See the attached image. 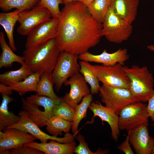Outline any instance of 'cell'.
<instances>
[{"label": "cell", "mask_w": 154, "mask_h": 154, "mask_svg": "<svg viewBox=\"0 0 154 154\" xmlns=\"http://www.w3.org/2000/svg\"><path fill=\"white\" fill-rule=\"evenodd\" d=\"M56 38L60 51L79 55L97 45L102 37V24L95 20L80 1L64 5Z\"/></svg>", "instance_id": "1"}, {"label": "cell", "mask_w": 154, "mask_h": 154, "mask_svg": "<svg viewBox=\"0 0 154 154\" xmlns=\"http://www.w3.org/2000/svg\"><path fill=\"white\" fill-rule=\"evenodd\" d=\"M60 52L54 38L26 49L23 56L25 64L33 72L41 71L52 74Z\"/></svg>", "instance_id": "2"}, {"label": "cell", "mask_w": 154, "mask_h": 154, "mask_svg": "<svg viewBox=\"0 0 154 154\" xmlns=\"http://www.w3.org/2000/svg\"><path fill=\"white\" fill-rule=\"evenodd\" d=\"M124 68L130 80L129 90L137 102H147L154 93V78L148 68L134 65Z\"/></svg>", "instance_id": "3"}, {"label": "cell", "mask_w": 154, "mask_h": 154, "mask_svg": "<svg viewBox=\"0 0 154 154\" xmlns=\"http://www.w3.org/2000/svg\"><path fill=\"white\" fill-rule=\"evenodd\" d=\"M102 24V36L110 42L121 43L127 40L132 32L131 24L119 17L110 5Z\"/></svg>", "instance_id": "4"}, {"label": "cell", "mask_w": 154, "mask_h": 154, "mask_svg": "<svg viewBox=\"0 0 154 154\" xmlns=\"http://www.w3.org/2000/svg\"><path fill=\"white\" fill-rule=\"evenodd\" d=\"M78 55L60 52L51 74L55 89L57 92L68 78L80 73V65L78 62Z\"/></svg>", "instance_id": "5"}, {"label": "cell", "mask_w": 154, "mask_h": 154, "mask_svg": "<svg viewBox=\"0 0 154 154\" xmlns=\"http://www.w3.org/2000/svg\"><path fill=\"white\" fill-rule=\"evenodd\" d=\"M91 68L100 82L102 84L129 89L130 80L123 65L117 64L113 66L91 64Z\"/></svg>", "instance_id": "6"}, {"label": "cell", "mask_w": 154, "mask_h": 154, "mask_svg": "<svg viewBox=\"0 0 154 154\" xmlns=\"http://www.w3.org/2000/svg\"><path fill=\"white\" fill-rule=\"evenodd\" d=\"M99 95L105 106L118 115L121 110L125 106L137 102L129 89L102 84Z\"/></svg>", "instance_id": "7"}, {"label": "cell", "mask_w": 154, "mask_h": 154, "mask_svg": "<svg viewBox=\"0 0 154 154\" xmlns=\"http://www.w3.org/2000/svg\"><path fill=\"white\" fill-rule=\"evenodd\" d=\"M146 104L135 102L125 106L118 114L119 130L129 131L148 121Z\"/></svg>", "instance_id": "8"}, {"label": "cell", "mask_w": 154, "mask_h": 154, "mask_svg": "<svg viewBox=\"0 0 154 154\" xmlns=\"http://www.w3.org/2000/svg\"><path fill=\"white\" fill-rule=\"evenodd\" d=\"M19 16L20 25L17 31L23 36H27L37 25L52 17L49 11L40 1L31 9L20 12Z\"/></svg>", "instance_id": "9"}, {"label": "cell", "mask_w": 154, "mask_h": 154, "mask_svg": "<svg viewBox=\"0 0 154 154\" xmlns=\"http://www.w3.org/2000/svg\"><path fill=\"white\" fill-rule=\"evenodd\" d=\"M18 115L20 117L19 121L7 128H16L29 133L41 143L47 142L48 140H53L61 143H66L72 142L75 137V134L72 135L69 132L65 133L63 137H58L48 135L42 131L39 126L29 117L28 112L24 110H21Z\"/></svg>", "instance_id": "10"}, {"label": "cell", "mask_w": 154, "mask_h": 154, "mask_svg": "<svg viewBox=\"0 0 154 154\" xmlns=\"http://www.w3.org/2000/svg\"><path fill=\"white\" fill-rule=\"evenodd\" d=\"M59 22V18L52 17L34 28L27 35L25 44L26 49L56 38Z\"/></svg>", "instance_id": "11"}, {"label": "cell", "mask_w": 154, "mask_h": 154, "mask_svg": "<svg viewBox=\"0 0 154 154\" xmlns=\"http://www.w3.org/2000/svg\"><path fill=\"white\" fill-rule=\"evenodd\" d=\"M148 121L128 131L129 140L137 154H151L154 147V138L149 134Z\"/></svg>", "instance_id": "12"}, {"label": "cell", "mask_w": 154, "mask_h": 154, "mask_svg": "<svg viewBox=\"0 0 154 154\" xmlns=\"http://www.w3.org/2000/svg\"><path fill=\"white\" fill-rule=\"evenodd\" d=\"M64 84L69 86L70 90L63 97V100L74 108L81 102L84 97L90 93L87 83L80 73L69 78Z\"/></svg>", "instance_id": "13"}, {"label": "cell", "mask_w": 154, "mask_h": 154, "mask_svg": "<svg viewBox=\"0 0 154 154\" xmlns=\"http://www.w3.org/2000/svg\"><path fill=\"white\" fill-rule=\"evenodd\" d=\"M37 139L31 134L14 128L0 131V150L19 147Z\"/></svg>", "instance_id": "14"}, {"label": "cell", "mask_w": 154, "mask_h": 154, "mask_svg": "<svg viewBox=\"0 0 154 154\" xmlns=\"http://www.w3.org/2000/svg\"><path fill=\"white\" fill-rule=\"evenodd\" d=\"M129 57L127 50L125 48H120L112 53H108L105 49L101 54L97 55L88 51L79 55V59L81 60L100 63L106 66H113L117 64L123 65Z\"/></svg>", "instance_id": "15"}, {"label": "cell", "mask_w": 154, "mask_h": 154, "mask_svg": "<svg viewBox=\"0 0 154 154\" xmlns=\"http://www.w3.org/2000/svg\"><path fill=\"white\" fill-rule=\"evenodd\" d=\"M89 108L94 115L90 123H92L94 118L96 116L101 119L102 122L103 121L107 122L111 129L112 137L117 141L119 135L118 116L110 109L103 106L98 101L92 102Z\"/></svg>", "instance_id": "16"}, {"label": "cell", "mask_w": 154, "mask_h": 154, "mask_svg": "<svg viewBox=\"0 0 154 154\" xmlns=\"http://www.w3.org/2000/svg\"><path fill=\"white\" fill-rule=\"evenodd\" d=\"M76 145L74 141L61 143L51 140L48 143H38L34 141L24 145L33 147L45 154H72L74 153Z\"/></svg>", "instance_id": "17"}, {"label": "cell", "mask_w": 154, "mask_h": 154, "mask_svg": "<svg viewBox=\"0 0 154 154\" xmlns=\"http://www.w3.org/2000/svg\"><path fill=\"white\" fill-rule=\"evenodd\" d=\"M139 0H111L110 5L121 19L132 24L137 14Z\"/></svg>", "instance_id": "18"}, {"label": "cell", "mask_w": 154, "mask_h": 154, "mask_svg": "<svg viewBox=\"0 0 154 154\" xmlns=\"http://www.w3.org/2000/svg\"><path fill=\"white\" fill-rule=\"evenodd\" d=\"M2 100L0 106V131L18 123L20 117L8 110V105L13 100L9 96L1 94Z\"/></svg>", "instance_id": "19"}, {"label": "cell", "mask_w": 154, "mask_h": 154, "mask_svg": "<svg viewBox=\"0 0 154 154\" xmlns=\"http://www.w3.org/2000/svg\"><path fill=\"white\" fill-rule=\"evenodd\" d=\"M20 11L18 9L9 13H0V25L3 27L8 39L9 46L13 51L17 50L14 37L13 31L19 19Z\"/></svg>", "instance_id": "20"}, {"label": "cell", "mask_w": 154, "mask_h": 154, "mask_svg": "<svg viewBox=\"0 0 154 154\" xmlns=\"http://www.w3.org/2000/svg\"><path fill=\"white\" fill-rule=\"evenodd\" d=\"M0 45L2 52L0 56V68H6L12 66L15 62L18 63L22 65L25 64L23 56L15 54L5 41L4 34L0 32Z\"/></svg>", "instance_id": "21"}, {"label": "cell", "mask_w": 154, "mask_h": 154, "mask_svg": "<svg viewBox=\"0 0 154 154\" xmlns=\"http://www.w3.org/2000/svg\"><path fill=\"white\" fill-rule=\"evenodd\" d=\"M33 72L26 64L19 69L8 71L0 74V82L5 85L11 86L25 79Z\"/></svg>", "instance_id": "22"}, {"label": "cell", "mask_w": 154, "mask_h": 154, "mask_svg": "<svg viewBox=\"0 0 154 154\" xmlns=\"http://www.w3.org/2000/svg\"><path fill=\"white\" fill-rule=\"evenodd\" d=\"M42 73L41 71L33 73L24 80L10 86L21 96L28 92H36L38 83Z\"/></svg>", "instance_id": "23"}, {"label": "cell", "mask_w": 154, "mask_h": 154, "mask_svg": "<svg viewBox=\"0 0 154 154\" xmlns=\"http://www.w3.org/2000/svg\"><path fill=\"white\" fill-rule=\"evenodd\" d=\"M72 124V122L53 115L47 121L46 129L51 135L57 137L58 135H62L63 132L65 133L69 132Z\"/></svg>", "instance_id": "24"}, {"label": "cell", "mask_w": 154, "mask_h": 154, "mask_svg": "<svg viewBox=\"0 0 154 154\" xmlns=\"http://www.w3.org/2000/svg\"><path fill=\"white\" fill-rule=\"evenodd\" d=\"M111 0H94L87 7L93 19L102 24L107 13Z\"/></svg>", "instance_id": "25"}, {"label": "cell", "mask_w": 154, "mask_h": 154, "mask_svg": "<svg viewBox=\"0 0 154 154\" xmlns=\"http://www.w3.org/2000/svg\"><path fill=\"white\" fill-rule=\"evenodd\" d=\"M92 95L90 93L84 97L81 102L74 107V116L71 128L73 133H76L80 122L86 117L87 110L92 101Z\"/></svg>", "instance_id": "26"}, {"label": "cell", "mask_w": 154, "mask_h": 154, "mask_svg": "<svg viewBox=\"0 0 154 154\" xmlns=\"http://www.w3.org/2000/svg\"><path fill=\"white\" fill-rule=\"evenodd\" d=\"M79 64L80 67V72L90 85V93L92 94H98L100 86L99 80L91 68V64L89 62L83 60L80 62Z\"/></svg>", "instance_id": "27"}, {"label": "cell", "mask_w": 154, "mask_h": 154, "mask_svg": "<svg viewBox=\"0 0 154 154\" xmlns=\"http://www.w3.org/2000/svg\"><path fill=\"white\" fill-rule=\"evenodd\" d=\"M40 0H0V8L4 11L16 8L20 12L31 9Z\"/></svg>", "instance_id": "28"}, {"label": "cell", "mask_w": 154, "mask_h": 154, "mask_svg": "<svg viewBox=\"0 0 154 154\" xmlns=\"http://www.w3.org/2000/svg\"><path fill=\"white\" fill-rule=\"evenodd\" d=\"M54 84L51 74L46 72L42 73L38 83L37 93L51 98H57L58 96L53 90Z\"/></svg>", "instance_id": "29"}, {"label": "cell", "mask_w": 154, "mask_h": 154, "mask_svg": "<svg viewBox=\"0 0 154 154\" xmlns=\"http://www.w3.org/2000/svg\"><path fill=\"white\" fill-rule=\"evenodd\" d=\"M52 112L53 115L72 122L74 117L75 108L63 100L54 107Z\"/></svg>", "instance_id": "30"}, {"label": "cell", "mask_w": 154, "mask_h": 154, "mask_svg": "<svg viewBox=\"0 0 154 154\" xmlns=\"http://www.w3.org/2000/svg\"><path fill=\"white\" fill-rule=\"evenodd\" d=\"M40 2L49 11L52 17L59 18L61 14L59 6L63 4L62 0H40Z\"/></svg>", "instance_id": "31"}, {"label": "cell", "mask_w": 154, "mask_h": 154, "mask_svg": "<svg viewBox=\"0 0 154 154\" xmlns=\"http://www.w3.org/2000/svg\"><path fill=\"white\" fill-rule=\"evenodd\" d=\"M75 138L79 142V144L76 146L74 153L76 154H105L107 153L105 151L98 150L95 152H92L85 142L84 137L82 135H79Z\"/></svg>", "instance_id": "32"}, {"label": "cell", "mask_w": 154, "mask_h": 154, "mask_svg": "<svg viewBox=\"0 0 154 154\" xmlns=\"http://www.w3.org/2000/svg\"><path fill=\"white\" fill-rule=\"evenodd\" d=\"M42 152L33 147L23 145L18 148L10 149L9 154H44Z\"/></svg>", "instance_id": "33"}, {"label": "cell", "mask_w": 154, "mask_h": 154, "mask_svg": "<svg viewBox=\"0 0 154 154\" xmlns=\"http://www.w3.org/2000/svg\"><path fill=\"white\" fill-rule=\"evenodd\" d=\"M129 140V135L128 133L125 139L119 146L117 149L125 154H134L131 147L130 146Z\"/></svg>", "instance_id": "34"}, {"label": "cell", "mask_w": 154, "mask_h": 154, "mask_svg": "<svg viewBox=\"0 0 154 154\" xmlns=\"http://www.w3.org/2000/svg\"><path fill=\"white\" fill-rule=\"evenodd\" d=\"M148 102L147 109L148 116L154 122V93Z\"/></svg>", "instance_id": "35"}, {"label": "cell", "mask_w": 154, "mask_h": 154, "mask_svg": "<svg viewBox=\"0 0 154 154\" xmlns=\"http://www.w3.org/2000/svg\"><path fill=\"white\" fill-rule=\"evenodd\" d=\"M13 90L10 86L0 83V92L1 94H3L8 96L11 95L13 94Z\"/></svg>", "instance_id": "36"}, {"label": "cell", "mask_w": 154, "mask_h": 154, "mask_svg": "<svg viewBox=\"0 0 154 154\" xmlns=\"http://www.w3.org/2000/svg\"><path fill=\"white\" fill-rule=\"evenodd\" d=\"M94 0H80V1L82 2L87 7Z\"/></svg>", "instance_id": "37"}, {"label": "cell", "mask_w": 154, "mask_h": 154, "mask_svg": "<svg viewBox=\"0 0 154 154\" xmlns=\"http://www.w3.org/2000/svg\"><path fill=\"white\" fill-rule=\"evenodd\" d=\"M9 149H5L0 150V154H9Z\"/></svg>", "instance_id": "38"}, {"label": "cell", "mask_w": 154, "mask_h": 154, "mask_svg": "<svg viewBox=\"0 0 154 154\" xmlns=\"http://www.w3.org/2000/svg\"><path fill=\"white\" fill-rule=\"evenodd\" d=\"M62 0L63 1V4H64V5L67 4L68 3L72 2L73 1H80V0Z\"/></svg>", "instance_id": "39"}, {"label": "cell", "mask_w": 154, "mask_h": 154, "mask_svg": "<svg viewBox=\"0 0 154 154\" xmlns=\"http://www.w3.org/2000/svg\"><path fill=\"white\" fill-rule=\"evenodd\" d=\"M147 48L151 51H154V45H149L147 46Z\"/></svg>", "instance_id": "40"}, {"label": "cell", "mask_w": 154, "mask_h": 154, "mask_svg": "<svg viewBox=\"0 0 154 154\" xmlns=\"http://www.w3.org/2000/svg\"><path fill=\"white\" fill-rule=\"evenodd\" d=\"M151 154H154V147L152 151Z\"/></svg>", "instance_id": "41"}]
</instances>
